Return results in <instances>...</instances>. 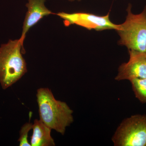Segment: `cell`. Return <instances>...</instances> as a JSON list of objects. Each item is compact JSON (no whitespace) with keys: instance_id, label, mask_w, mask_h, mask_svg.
I'll use <instances>...</instances> for the list:
<instances>
[{"instance_id":"obj_1","label":"cell","mask_w":146,"mask_h":146,"mask_svg":"<svg viewBox=\"0 0 146 146\" xmlns=\"http://www.w3.org/2000/svg\"><path fill=\"white\" fill-rule=\"evenodd\" d=\"M36 97L40 120L52 129L64 135L66 127L74 121L73 110L65 102L56 99L48 88L38 89Z\"/></svg>"},{"instance_id":"obj_2","label":"cell","mask_w":146,"mask_h":146,"mask_svg":"<svg viewBox=\"0 0 146 146\" xmlns=\"http://www.w3.org/2000/svg\"><path fill=\"white\" fill-rule=\"evenodd\" d=\"M23 41L9 40L0 47V84L6 90L27 72V63L22 54Z\"/></svg>"},{"instance_id":"obj_3","label":"cell","mask_w":146,"mask_h":146,"mask_svg":"<svg viewBox=\"0 0 146 146\" xmlns=\"http://www.w3.org/2000/svg\"><path fill=\"white\" fill-rule=\"evenodd\" d=\"M129 5L125 21L117 30L120 39L119 44L129 50L146 52V5L142 12L134 14Z\"/></svg>"},{"instance_id":"obj_4","label":"cell","mask_w":146,"mask_h":146,"mask_svg":"<svg viewBox=\"0 0 146 146\" xmlns=\"http://www.w3.org/2000/svg\"><path fill=\"white\" fill-rule=\"evenodd\" d=\"M112 141L116 146H146V115H132L124 120Z\"/></svg>"},{"instance_id":"obj_5","label":"cell","mask_w":146,"mask_h":146,"mask_svg":"<svg viewBox=\"0 0 146 146\" xmlns=\"http://www.w3.org/2000/svg\"><path fill=\"white\" fill-rule=\"evenodd\" d=\"M56 15L64 20L66 26L76 25L85 28L89 30L97 31L106 30H118L119 25L113 23L109 18V13L104 16H99L93 13L85 12L67 13L60 12Z\"/></svg>"},{"instance_id":"obj_6","label":"cell","mask_w":146,"mask_h":146,"mask_svg":"<svg viewBox=\"0 0 146 146\" xmlns=\"http://www.w3.org/2000/svg\"><path fill=\"white\" fill-rule=\"evenodd\" d=\"M129 58L120 65L115 80L120 81L135 78H146V53L129 50Z\"/></svg>"},{"instance_id":"obj_7","label":"cell","mask_w":146,"mask_h":146,"mask_svg":"<svg viewBox=\"0 0 146 146\" xmlns=\"http://www.w3.org/2000/svg\"><path fill=\"white\" fill-rule=\"evenodd\" d=\"M46 0H29L26 4L28 11L23 26V32L21 39L24 41L26 35L32 27L36 25L43 17L53 14L46 7Z\"/></svg>"},{"instance_id":"obj_8","label":"cell","mask_w":146,"mask_h":146,"mask_svg":"<svg viewBox=\"0 0 146 146\" xmlns=\"http://www.w3.org/2000/svg\"><path fill=\"white\" fill-rule=\"evenodd\" d=\"M31 137V146H54V140L51 135V129L47 126L41 120H34Z\"/></svg>"},{"instance_id":"obj_9","label":"cell","mask_w":146,"mask_h":146,"mask_svg":"<svg viewBox=\"0 0 146 146\" xmlns=\"http://www.w3.org/2000/svg\"><path fill=\"white\" fill-rule=\"evenodd\" d=\"M129 81L136 98L141 102L146 103V78H135Z\"/></svg>"},{"instance_id":"obj_10","label":"cell","mask_w":146,"mask_h":146,"mask_svg":"<svg viewBox=\"0 0 146 146\" xmlns=\"http://www.w3.org/2000/svg\"><path fill=\"white\" fill-rule=\"evenodd\" d=\"M33 124L30 122L26 123L21 127L19 132L20 136L18 140L20 146H31L28 141V133L32 129Z\"/></svg>"},{"instance_id":"obj_11","label":"cell","mask_w":146,"mask_h":146,"mask_svg":"<svg viewBox=\"0 0 146 146\" xmlns=\"http://www.w3.org/2000/svg\"><path fill=\"white\" fill-rule=\"evenodd\" d=\"M69 1H75V0H69ZM77 1H81V0H77Z\"/></svg>"},{"instance_id":"obj_12","label":"cell","mask_w":146,"mask_h":146,"mask_svg":"<svg viewBox=\"0 0 146 146\" xmlns=\"http://www.w3.org/2000/svg\"></svg>"}]
</instances>
